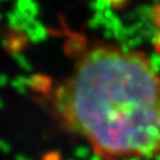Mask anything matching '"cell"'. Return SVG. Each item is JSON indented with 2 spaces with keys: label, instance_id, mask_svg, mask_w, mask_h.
I'll list each match as a JSON object with an SVG mask.
<instances>
[{
  "label": "cell",
  "instance_id": "6da1fadb",
  "mask_svg": "<svg viewBox=\"0 0 160 160\" xmlns=\"http://www.w3.org/2000/svg\"><path fill=\"white\" fill-rule=\"evenodd\" d=\"M49 101L59 121L102 160L160 154V72L141 52L91 48Z\"/></svg>",
  "mask_w": 160,
  "mask_h": 160
},
{
  "label": "cell",
  "instance_id": "7a4b0ae2",
  "mask_svg": "<svg viewBox=\"0 0 160 160\" xmlns=\"http://www.w3.org/2000/svg\"><path fill=\"white\" fill-rule=\"evenodd\" d=\"M155 48H156V51L160 53V32H159V34H158L156 42H155Z\"/></svg>",
  "mask_w": 160,
  "mask_h": 160
}]
</instances>
